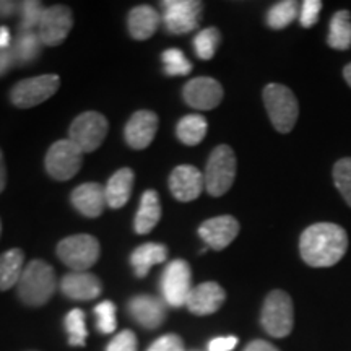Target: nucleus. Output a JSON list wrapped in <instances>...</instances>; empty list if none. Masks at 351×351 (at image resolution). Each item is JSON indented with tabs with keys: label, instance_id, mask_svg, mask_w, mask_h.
<instances>
[{
	"label": "nucleus",
	"instance_id": "obj_1",
	"mask_svg": "<svg viewBox=\"0 0 351 351\" xmlns=\"http://www.w3.org/2000/svg\"><path fill=\"white\" fill-rule=\"evenodd\" d=\"M348 249V234L335 223H315L302 231L300 252L314 269H326L340 262Z\"/></svg>",
	"mask_w": 351,
	"mask_h": 351
},
{
	"label": "nucleus",
	"instance_id": "obj_2",
	"mask_svg": "<svg viewBox=\"0 0 351 351\" xmlns=\"http://www.w3.org/2000/svg\"><path fill=\"white\" fill-rule=\"evenodd\" d=\"M57 287L56 271L49 263L44 261H32L25 267L19 285L16 295L26 306H44L54 295Z\"/></svg>",
	"mask_w": 351,
	"mask_h": 351
},
{
	"label": "nucleus",
	"instance_id": "obj_3",
	"mask_svg": "<svg viewBox=\"0 0 351 351\" xmlns=\"http://www.w3.org/2000/svg\"><path fill=\"white\" fill-rule=\"evenodd\" d=\"M263 104L271 125L282 134H288L295 127L300 116V104L295 93L280 83H269L263 88Z\"/></svg>",
	"mask_w": 351,
	"mask_h": 351
},
{
	"label": "nucleus",
	"instance_id": "obj_4",
	"mask_svg": "<svg viewBox=\"0 0 351 351\" xmlns=\"http://www.w3.org/2000/svg\"><path fill=\"white\" fill-rule=\"evenodd\" d=\"M261 324L269 335L275 339L288 337L295 326V307L287 291L275 289L267 295L262 306Z\"/></svg>",
	"mask_w": 351,
	"mask_h": 351
},
{
	"label": "nucleus",
	"instance_id": "obj_5",
	"mask_svg": "<svg viewBox=\"0 0 351 351\" xmlns=\"http://www.w3.org/2000/svg\"><path fill=\"white\" fill-rule=\"evenodd\" d=\"M236 179V155L231 147L219 145L207 161L204 173L205 191L213 197H221L230 191Z\"/></svg>",
	"mask_w": 351,
	"mask_h": 351
},
{
	"label": "nucleus",
	"instance_id": "obj_6",
	"mask_svg": "<svg viewBox=\"0 0 351 351\" xmlns=\"http://www.w3.org/2000/svg\"><path fill=\"white\" fill-rule=\"evenodd\" d=\"M99 241L90 234H73L57 244V256L73 271H86L98 262Z\"/></svg>",
	"mask_w": 351,
	"mask_h": 351
},
{
	"label": "nucleus",
	"instance_id": "obj_7",
	"mask_svg": "<svg viewBox=\"0 0 351 351\" xmlns=\"http://www.w3.org/2000/svg\"><path fill=\"white\" fill-rule=\"evenodd\" d=\"M59 86L60 78L54 73L25 78V80H20L12 86L8 98H10V103L15 108L29 109L54 96Z\"/></svg>",
	"mask_w": 351,
	"mask_h": 351
},
{
	"label": "nucleus",
	"instance_id": "obj_8",
	"mask_svg": "<svg viewBox=\"0 0 351 351\" xmlns=\"http://www.w3.org/2000/svg\"><path fill=\"white\" fill-rule=\"evenodd\" d=\"M109 130L108 119L96 111L82 112L73 119L69 129V138L83 153H91L103 145Z\"/></svg>",
	"mask_w": 351,
	"mask_h": 351
},
{
	"label": "nucleus",
	"instance_id": "obj_9",
	"mask_svg": "<svg viewBox=\"0 0 351 351\" xmlns=\"http://www.w3.org/2000/svg\"><path fill=\"white\" fill-rule=\"evenodd\" d=\"M83 153L80 148L70 138H64L56 142L47 150L44 166H46L47 174L56 181H69L75 176L82 168Z\"/></svg>",
	"mask_w": 351,
	"mask_h": 351
},
{
	"label": "nucleus",
	"instance_id": "obj_10",
	"mask_svg": "<svg viewBox=\"0 0 351 351\" xmlns=\"http://www.w3.org/2000/svg\"><path fill=\"white\" fill-rule=\"evenodd\" d=\"M192 289V271L189 263L182 258L169 262L161 278V291L166 304L171 307L186 306Z\"/></svg>",
	"mask_w": 351,
	"mask_h": 351
},
{
	"label": "nucleus",
	"instance_id": "obj_11",
	"mask_svg": "<svg viewBox=\"0 0 351 351\" xmlns=\"http://www.w3.org/2000/svg\"><path fill=\"white\" fill-rule=\"evenodd\" d=\"M73 26V15L69 7L52 5L44 10L38 25V36L43 46L56 47L65 41Z\"/></svg>",
	"mask_w": 351,
	"mask_h": 351
},
{
	"label": "nucleus",
	"instance_id": "obj_12",
	"mask_svg": "<svg viewBox=\"0 0 351 351\" xmlns=\"http://www.w3.org/2000/svg\"><path fill=\"white\" fill-rule=\"evenodd\" d=\"M163 21L171 34H186L199 26L202 2L195 0H166Z\"/></svg>",
	"mask_w": 351,
	"mask_h": 351
},
{
	"label": "nucleus",
	"instance_id": "obj_13",
	"mask_svg": "<svg viewBox=\"0 0 351 351\" xmlns=\"http://www.w3.org/2000/svg\"><path fill=\"white\" fill-rule=\"evenodd\" d=\"M182 96L191 108L210 111L223 101V86L212 77H195L186 83Z\"/></svg>",
	"mask_w": 351,
	"mask_h": 351
},
{
	"label": "nucleus",
	"instance_id": "obj_14",
	"mask_svg": "<svg viewBox=\"0 0 351 351\" xmlns=\"http://www.w3.org/2000/svg\"><path fill=\"white\" fill-rule=\"evenodd\" d=\"M200 238L213 251H221L230 245L239 234V221L231 215L210 218L199 228Z\"/></svg>",
	"mask_w": 351,
	"mask_h": 351
},
{
	"label": "nucleus",
	"instance_id": "obj_15",
	"mask_svg": "<svg viewBox=\"0 0 351 351\" xmlns=\"http://www.w3.org/2000/svg\"><path fill=\"white\" fill-rule=\"evenodd\" d=\"M158 116L148 109H140V111L132 114L129 122L125 124V142L134 150H145L155 140L158 132Z\"/></svg>",
	"mask_w": 351,
	"mask_h": 351
},
{
	"label": "nucleus",
	"instance_id": "obj_16",
	"mask_svg": "<svg viewBox=\"0 0 351 351\" xmlns=\"http://www.w3.org/2000/svg\"><path fill=\"white\" fill-rule=\"evenodd\" d=\"M205 189L204 174L191 165H181L169 176V191L179 202H192Z\"/></svg>",
	"mask_w": 351,
	"mask_h": 351
},
{
	"label": "nucleus",
	"instance_id": "obj_17",
	"mask_svg": "<svg viewBox=\"0 0 351 351\" xmlns=\"http://www.w3.org/2000/svg\"><path fill=\"white\" fill-rule=\"evenodd\" d=\"M226 300L225 289L215 282L200 283L199 287L192 289L187 300V309L195 315H210L215 314Z\"/></svg>",
	"mask_w": 351,
	"mask_h": 351
},
{
	"label": "nucleus",
	"instance_id": "obj_18",
	"mask_svg": "<svg viewBox=\"0 0 351 351\" xmlns=\"http://www.w3.org/2000/svg\"><path fill=\"white\" fill-rule=\"evenodd\" d=\"M129 313L145 328H158L166 319L163 301L150 295L134 296L129 301Z\"/></svg>",
	"mask_w": 351,
	"mask_h": 351
},
{
	"label": "nucleus",
	"instance_id": "obj_19",
	"mask_svg": "<svg viewBox=\"0 0 351 351\" xmlns=\"http://www.w3.org/2000/svg\"><path fill=\"white\" fill-rule=\"evenodd\" d=\"M60 289L70 300L90 301L101 295L103 287H101L98 276L90 271H72L62 278Z\"/></svg>",
	"mask_w": 351,
	"mask_h": 351
},
{
	"label": "nucleus",
	"instance_id": "obj_20",
	"mask_svg": "<svg viewBox=\"0 0 351 351\" xmlns=\"http://www.w3.org/2000/svg\"><path fill=\"white\" fill-rule=\"evenodd\" d=\"M72 205L86 218H96L106 207V191L101 184L86 182L72 192Z\"/></svg>",
	"mask_w": 351,
	"mask_h": 351
},
{
	"label": "nucleus",
	"instance_id": "obj_21",
	"mask_svg": "<svg viewBox=\"0 0 351 351\" xmlns=\"http://www.w3.org/2000/svg\"><path fill=\"white\" fill-rule=\"evenodd\" d=\"M160 23V13L150 5L134 7L129 12V16H127V26H129L130 36L138 39V41L150 39L158 32Z\"/></svg>",
	"mask_w": 351,
	"mask_h": 351
},
{
	"label": "nucleus",
	"instance_id": "obj_22",
	"mask_svg": "<svg viewBox=\"0 0 351 351\" xmlns=\"http://www.w3.org/2000/svg\"><path fill=\"white\" fill-rule=\"evenodd\" d=\"M161 218V204L160 195L153 189L143 192L142 200H140V208L135 215L134 228L137 234H148L153 231V228L158 225Z\"/></svg>",
	"mask_w": 351,
	"mask_h": 351
},
{
	"label": "nucleus",
	"instance_id": "obj_23",
	"mask_svg": "<svg viewBox=\"0 0 351 351\" xmlns=\"http://www.w3.org/2000/svg\"><path fill=\"white\" fill-rule=\"evenodd\" d=\"M168 258V249L161 243H145L138 245L130 256L132 269L138 278H145L156 263H163Z\"/></svg>",
	"mask_w": 351,
	"mask_h": 351
},
{
	"label": "nucleus",
	"instance_id": "obj_24",
	"mask_svg": "<svg viewBox=\"0 0 351 351\" xmlns=\"http://www.w3.org/2000/svg\"><path fill=\"white\" fill-rule=\"evenodd\" d=\"M134 171L130 168H122L116 171L104 187L106 191V204L111 208H122L129 202L134 187Z\"/></svg>",
	"mask_w": 351,
	"mask_h": 351
},
{
	"label": "nucleus",
	"instance_id": "obj_25",
	"mask_svg": "<svg viewBox=\"0 0 351 351\" xmlns=\"http://www.w3.org/2000/svg\"><path fill=\"white\" fill-rule=\"evenodd\" d=\"M25 270V252L10 249L0 254V291L16 287Z\"/></svg>",
	"mask_w": 351,
	"mask_h": 351
},
{
	"label": "nucleus",
	"instance_id": "obj_26",
	"mask_svg": "<svg viewBox=\"0 0 351 351\" xmlns=\"http://www.w3.org/2000/svg\"><path fill=\"white\" fill-rule=\"evenodd\" d=\"M208 130V122L200 114H187L176 127V135L187 147H195L205 138Z\"/></svg>",
	"mask_w": 351,
	"mask_h": 351
},
{
	"label": "nucleus",
	"instance_id": "obj_27",
	"mask_svg": "<svg viewBox=\"0 0 351 351\" xmlns=\"http://www.w3.org/2000/svg\"><path fill=\"white\" fill-rule=\"evenodd\" d=\"M327 44L332 49L346 51L351 47V15L350 12L340 10L332 16L328 29Z\"/></svg>",
	"mask_w": 351,
	"mask_h": 351
},
{
	"label": "nucleus",
	"instance_id": "obj_28",
	"mask_svg": "<svg viewBox=\"0 0 351 351\" xmlns=\"http://www.w3.org/2000/svg\"><path fill=\"white\" fill-rule=\"evenodd\" d=\"M43 43L36 32H20L15 44L12 46L16 65H28L38 59Z\"/></svg>",
	"mask_w": 351,
	"mask_h": 351
},
{
	"label": "nucleus",
	"instance_id": "obj_29",
	"mask_svg": "<svg viewBox=\"0 0 351 351\" xmlns=\"http://www.w3.org/2000/svg\"><path fill=\"white\" fill-rule=\"evenodd\" d=\"M298 16V3L293 0L280 2L274 5L267 13V25L271 29H283L288 25H291Z\"/></svg>",
	"mask_w": 351,
	"mask_h": 351
},
{
	"label": "nucleus",
	"instance_id": "obj_30",
	"mask_svg": "<svg viewBox=\"0 0 351 351\" xmlns=\"http://www.w3.org/2000/svg\"><path fill=\"white\" fill-rule=\"evenodd\" d=\"M65 330L69 335V343L72 346H83L86 341L88 330L85 324V313L82 309H72L65 315Z\"/></svg>",
	"mask_w": 351,
	"mask_h": 351
},
{
	"label": "nucleus",
	"instance_id": "obj_31",
	"mask_svg": "<svg viewBox=\"0 0 351 351\" xmlns=\"http://www.w3.org/2000/svg\"><path fill=\"white\" fill-rule=\"evenodd\" d=\"M221 41V34L217 28H207L194 38V49L199 59L210 60L218 49V44Z\"/></svg>",
	"mask_w": 351,
	"mask_h": 351
},
{
	"label": "nucleus",
	"instance_id": "obj_32",
	"mask_svg": "<svg viewBox=\"0 0 351 351\" xmlns=\"http://www.w3.org/2000/svg\"><path fill=\"white\" fill-rule=\"evenodd\" d=\"M165 65V73L169 77H178V75H189L192 70V64L189 62V59L182 54V51L179 49H168L161 56Z\"/></svg>",
	"mask_w": 351,
	"mask_h": 351
},
{
	"label": "nucleus",
	"instance_id": "obj_33",
	"mask_svg": "<svg viewBox=\"0 0 351 351\" xmlns=\"http://www.w3.org/2000/svg\"><path fill=\"white\" fill-rule=\"evenodd\" d=\"M333 182L351 207V158H343L333 166Z\"/></svg>",
	"mask_w": 351,
	"mask_h": 351
},
{
	"label": "nucleus",
	"instance_id": "obj_34",
	"mask_svg": "<svg viewBox=\"0 0 351 351\" xmlns=\"http://www.w3.org/2000/svg\"><path fill=\"white\" fill-rule=\"evenodd\" d=\"M46 8L43 7L41 2H33V0H26V2L20 3V13H21V21H20V32H34V28L38 29L39 21Z\"/></svg>",
	"mask_w": 351,
	"mask_h": 351
},
{
	"label": "nucleus",
	"instance_id": "obj_35",
	"mask_svg": "<svg viewBox=\"0 0 351 351\" xmlns=\"http://www.w3.org/2000/svg\"><path fill=\"white\" fill-rule=\"evenodd\" d=\"M96 327L101 333H112L117 327L116 304L111 301H103L95 307Z\"/></svg>",
	"mask_w": 351,
	"mask_h": 351
},
{
	"label": "nucleus",
	"instance_id": "obj_36",
	"mask_svg": "<svg viewBox=\"0 0 351 351\" xmlns=\"http://www.w3.org/2000/svg\"><path fill=\"white\" fill-rule=\"evenodd\" d=\"M106 351H137V337L132 330H122L111 340Z\"/></svg>",
	"mask_w": 351,
	"mask_h": 351
},
{
	"label": "nucleus",
	"instance_id": "obj_37",
	"mask_svg": "<svg viewBox=\"0 0 351 351\" xmlns=\"http://www.w3.org/2000/svg\"><path fill=\"white\" fill-rule=\"evenodd\" d=\"M322 10V2L320 0H306L301 7L300 21L304 28H311L317 23L319 13Z\"/></svg>",
	"mask_w": 351,
	"mask_h": 351
},
{
	"label": "nucleus",
	"instance_id": "obj_38",
	"mask_svg": "<svg viewBox=\"0 0 351 351\" xmlns=\"http://www.w3.org/2000/svg\"><path fill=\"white\" fill-rule=\"evenodd\" d=\"M147 351H186L184 350V341L181 337L176 333H168V335L160 337V339L153 341L150 348Z\"/></svg>",
	"mask_w": 351,
	"mask_h": 351
},
{
	"label": "nucleus",
	"instance_id": "obj_39",
	"mask_svg": "<svg viewBox=\"0 0 351 351\" xmlns=\"http://www.w3.org/2000/svg\"><path fill=\"white\" fill-rule=\"evenodd\" d=\"M238 345L236 337H218L208 343V351H231Z\"/></svg>",
	"mask_w": 351,
	"mask_h": 351
},
{
	"label": "nucleus",
	"instance_id": "obj_40",
	"mask_svg": "<svg viewBox=\"0 0 351 351\" xmlns=\"http://www.w3.org/2000/svg\"><path fill=\"white\" fill-rule=\"evenodd\" d=\"M12 65H15V56H13V49L0 51V77L5 75L10 70Z\"/></svg>",
	"mask_w": 351,
	"mask_h": 351
},
{
	"label": "nucleus",
	"instance_id": "obj_41",
	"mask_svg": "<svg viewBox=\"0 0 351 351\" xmlns=\"http://www.w3.org/2000/svg\"><path fill=\"white\" fill-rule=\"evenodd\" d=\"M244 351H280V350L265 340H254L245 346Z\"/></svg>",
	"mask_w": 351,
	"mask_h": 351
},
{
	"label": "nucleus",
	"instance_id": "obj_42",
	"mask_svg": "<svg viewBox=\"0 0 351 351\" xmlns=\"http://www.w3.org/2000/svg\"><path fill=\"white\" fill-rule=\"evenodd\" d=\"M16 8L20 5L16 2H5V0H0V19H7V16L13 15L16 12Z\"/></svg>",
	"mask_w": 351,
	"mask_h": 351
},
{
	"label": "nucleus",
	"instance_id": "obj_43",
	"mask_svg": "<svg viewBox=\"0 0 351 351\" xmlns=\"http://www.w3.org/2000/svg\"><path fill=\"white\" fill-rule=\"evenodd\" d=\"M12 47V33L7 26H0V51Z\"/></svg>",
	"mask_w": 351,
	"mask_h": 351
},
{
	"label": "nucleus",
	"instance_id": "obj_44",
	"mask_svg": "<svg viewBox=\"0 0 351 351\" xmlns=\"http://www.w3.org/2000/svg\"><path fill=\"white\" fill-rule=\"evenodd\" d=\"M7 186V166H5V158H3V152L0 150V194L5 191Z\"/></svg>",
	"mask_w": 351,
	"mask_h": 351
},
{
	"label": "nucleus",
	"instance_id": "obj_45",
	"mask_svg": "<svg viewBox=\"0 0 351 351\" xmlns=\"http://www.w3.org/2000/svg\"><path fill=\"white\" fill-rule=\"evenodd\" d=\"M343 77H345L346 83H348L350 88H351V64H348V65H346V67L343 69Z\"/></svg>",
	"mask_w": 351,
	"mask_h": 351
},
{
	"label": "nucleus",
	"instance_id": "obj_46",
	"mask_svg": "<svg viewBox=\"0 0 351 351\" xmlns=\"http://www.w3.org/2000/svg\"><path fill=\"white\" fill-rule=\"evenodd\" d=\"M0 232H2V221H0Z\"/></svg>",
	"mask_w": 351,
	"mask_h": 351
}]
</instances>
